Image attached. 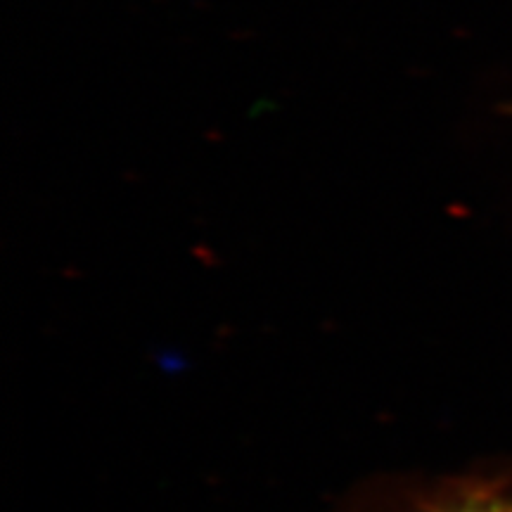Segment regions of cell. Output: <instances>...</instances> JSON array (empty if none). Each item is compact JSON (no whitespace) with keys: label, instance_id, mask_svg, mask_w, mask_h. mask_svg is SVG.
Listing matches in <instances>:
<instances>
[{"label":"cell","instance_id":"obj_1","mask_svg":"<svg viewBox=\"0 0 512 512\" xmlns=\"http://www.w3.org/2000/svg\"><path fill=\"white\" fill-rule=\"evenodd\" d=\"M418 512H512V494L496 489H470L441 498Z\"/></svg>","mask_w":512,"mask_h":512}]
</instances>
